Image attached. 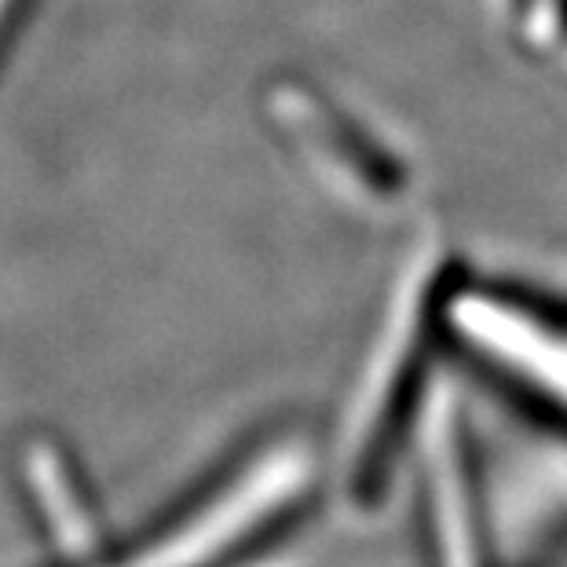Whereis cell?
I'll use <instances>...</instances> for the list:
<instances>
[{
  "label": "cell",
  "instance_id": "1",
  "mask_svg": "<svg viewBox=\"0 0 567 567\" xmlns=\"http://www.w3.org/2000/svg\"><path fill=\"white\" fill-rule=\"evenodd\" d=\"M451 286L446 246L436 224H425L395 268L341 414L337 476L355 509H373L384 498L395 454L414 440L421 406L440 378L436 341L446 333L443 305Z\"/></svg>",
  "mask_w": 567,
  "mask_h": 567
},
{
  "label": "cell",
  "instance_id": "3",
  "mask_svg": "<svg viewBox=\"0 0 567 567\" xmlns=\"http://www.w3.org/2000/svg\"><path fill=\"white\" fill-rule=\"evenodd\" d=\"M443 330L468 359L567 425V322L524 300L454 282Z\"/></svg>",
  "mask_w": 567,
  "mask_h": 567
},
{
  "label": "cell",
  "instance_id": "6",
  "mask_svg": "<svg viewBox=\"0 0 567 567\" xmlns=\"http://www.w3.org/2000/svg\"><path fill=\"white\" fill-rule=\"evenodd\" d=\"M41 0H0V74H4L8 59H11V48L19 44L22 30L30 27L33 19V8Z\"/></svg>",
  "mask_w": 567,
  "mask_h": 567
},
{
  "label": "cell",
  "instance_id": "5",
  "mask_svg": "<svg viewBox=\"0 0 567 567\" xmlns=\"http://www.w3.org/2000/svg\"><path fill=\"white\" fill-rule=\"evenodd\" d=\"M421 451V484H425V530L432 567H494L491 560V524L480 502L473 462H468L462 410L454 403L451 381L432 384L414 440Z\"/></svg>",
  "mask_w": 567,
  "mask_h": 567
},
{
  "label": "cell",
  "instance_id": "2",
  "mask_svg": "<svg viewBox=\"0 0 567 567\" xmlns=\"http://www.w3.org/2000/svg\"><path fill=\"white\" fill-rule=\"evenodd\" d=\"M316 484V451L297 432L257 443L246 457L168 513L125 553L106 546L84 567H220L260 546Z\"/></svg>",
  "mask_w": 567,
  "mask_h": 567
},
{
  "label": "cell",
  "instance_id": "4",
  "mask_svg": "<svg viewBox=\"0 0 567 567\" xmlns=\"http://www.w3.org/2000/svg\"><path fill=\"white\" fill-rule=\"evenodd\" d=\"M271 111L308 173H316L319 184L330 187L341 202L378 216L406 209L410 173L403 158H395L352 114L337 111L322 95L297 84H282L275 92Z\"/></svg>",
  "mask_w": 567,
  "mask_h": 567
}]
</instances>
